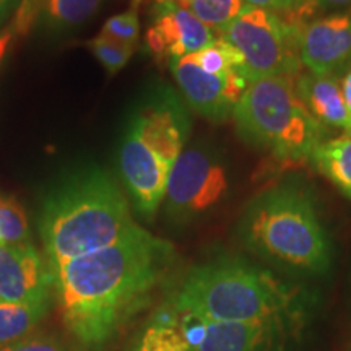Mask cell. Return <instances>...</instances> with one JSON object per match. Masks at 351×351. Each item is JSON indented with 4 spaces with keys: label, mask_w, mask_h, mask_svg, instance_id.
I'll use <instances>...</instances> for the list:
<instances>
[{
    "label": "cell",
    "mask_w": 351,
    "mask_h": 351,
    "mask_svg": "<svg viewBox=\"0 0 351 351\" xmlns=\"http://www.w3.org/2000/svg\"><path fill=\"white\" fill-rule=\"evenodd\" d=\"M101 34L116 39V41L129 44V46L137 47V43L140 38V21H138V13H137V3H134L130 10L108 19V21L103 26V29H101Z\"/></svg>",
    "instance_id": "cell-24"
},
{
    "label": "cell",
    "mask_w": 351,
    "mask_h": 351,
    "mask_svg": "<svg viewBox=\"0 0 351 351\" xmlns=\"http://www.w3.org/2000/svg\"><path fill=\"white\" fill-rule=\"evenodd\" d=\"M182 2H189V0H182Z\"/></svg>",
    "instance_id": "cell-31"
},
{
    "label": "cell",
    "mask_w": 351,
    "mask_h": 351,
    "mask_svg": "<svg viewBox=\"0 0 351 351\" xmlns=\"http://www.w3.org/2000/svg\"><path fill=\"white\" fill-rule=\"evenodd\" d=\"M314 168L351 200V135L327 140L311 155Z\"/></svg>",
    "instance_id": "cell-17"
},
{
    "label": "cell",
    "mask_w": 351,
    "mask_h": 351,
    "mask_svg": "<svg viewBox=\"0 0 351 351\" xmlns=\"http://www.w3.org/2000/svg\"><path fill=\"white\" fill-rule=\"evenodd\" d=\"M171 168L134 130H129L121 145L119 171L135 208L147 219L155 217L163 204Z\"/></svg>",
    "instance_id": "cell-11"
},
{
    "label": "cell",
    "mask_w": 351,
    "mask_h": 351,
    "mask_svg": "<svg viewBox=\"0 0 351 351\" xmlns=\"http://www.w3.org/2000/svg\"><path fill=\"white\" fill-rule=\"evenodd\" d=\"M215 39L213 29L176 0H156L147 46L158 60L178 59L204 49Z\"/></svg>",
    "instance_id": "cell-12"
},
{
    "label": "cell",
    "mask_w": 351,
    "mask_h": 351,
    "mask_svg": "<svg viewBox=\"0 0 351 351\" xmlns=\"http://www.w3.org/2000/svg\"><path fill=\"white\" fill-rule=\"evenodd\" d=\"M171 313L192 351H280L295 330L276 324L219 322Z\"/></svg>",
    "instance_id": "cell-8"
},
{
    "label": "cell",
    "mask_w": 351,
    "mask_h": 351,
    "mask_svg": "<svg viewBox=\"0 0 351 351\" xmlns=\"http://www.w3.org/2000/svg\"><path fill=\"white\" fill-rule=\"evenodd\" d=\"M247 5L265 8L274 13H293L306 3V0H244Z\"/></svg>",
    "instance_id": "cell-27"
},
{
    "label": "cell",
    "mask_w": 351,
    "mask_h": 351,
    "mask_svg": "<svg viewBox=\"0 0 351 351\" xmlns=\"http://www.w3.org/2000/svg\"><path fill=\"white\" fill-rule=\"evenodd\" d=\"M169 307L207 320L293 328L302 317L298 289L241 258H215L194 267Z\"/></svg>",
    "instance_id": "cell-2"
},
{
    "label": "cell",
    "mask_w": 351,
    "mask_h": 351,
    "mask_svg": "<svg viewBox=\"0 0 351 351\" xmlns=\"http://www.w3.org/2000/svg\"><path fill=\"white\" fill-rule=\"evenodd\" d=\"M0 244H2V239H0Z\"/></svg>",
    "instance_id": "cell-33"
},
{
    "label": "cell",
    "mask_w": 351,
    "mask_h": 351,
    "mask_svg": "<svg viewBox=\"0 0 351 351\" xmlns=\"http://www.w3.org/2000/svg\"><path fill=\"white\" fill-rule=\"evenodd\" d=\"M21 0H0V29L3 28L5 21L10 19L12 13L19 10Z\"/></svg>",
    "instance_id": "cell-29"
},
{
    "label": "cell",
    "mask_w": 351,
    "mask_h": 351,
    "mask_svg": "<svg viewBox=\"0 0 351 351\" xmlns=\"http://www.w3.org/2000/svg\"><path fill=\"white\" fill-rule=\"evenodd\" d=\"M245 247L285 269L322 275L330 267V243L304 189L280 184L249 202L239 225Z\"/></svg>",
    "instance_id": "cell-4"
},
{
    "label": "cell",
    "mask_w": 351,
    "mask_h": 351,
    "mask_svg": "<svg viewBox=\"0 0 351 351\" xmlns=\"http://www.w3.org/2000/svg\"><path fill=\"white\" fill-rule=\"evenodd\" d=\"M314 10H351V0H306V3L291 13L288 21L291 25H300L302 15H313Z\"/></svg>",
    "instance_id": "cell-26"
},
{
    "label": "cell",
    "mask_w": 351,
    "mask_h": 351,
    "mask_svg": "<svg viewBox=\"0 0 351 351\" xmlns=\"http://www.w3.org/2000/svg\"><path fill=\"white\" fill-rule=\"evenodd\" d=\"M0 351H64L59 341L46 335H29L3 346Z\"/></svg>",
    "instance_id": "cell-25"
},
{
    "label": "cell",
    "mask_w": 351,
    "mask_h": 351,
    "mask_svg": "<svg viewBox=\"0 0 351 351\" xmlns=\"http://www.w3.org/2000/svg\"><path fill=\"white\" fill-rule=\"evenodd\" d=\"M54 275L34 245L0 244V301L49 302Z\"/></svg>",
    "instance_id": "cell-13"
},
{
    "label": "cell",
    "mask_w": 351,
    "mask_h": 351,
    "mask_svg": "<svg viewBox=\"0 0 351 351\" xmlns=\"http://www.w3.org/2000/svg\"><path fill=\"white\" fill-rule=\"evenodd\" d=\"M134 351H192L182 332L173 320L169 307L156 314L155 322L147 327Z\"/></svg>",
    "instance_id": "cell-19"
},
{
    "label": "cell",
    "mask_w": 351,
    "mask_h": 351,
    "mask_svg": "<svg viewBox=\"0 0 351 351\" xmlns=\"http://www.w3.org/2000/svg\"><path fill=\"white\" fill-rule=\"evenodd\" d=\"M137 2H138V0H135V2H134V3H137Z\"/></svg>",
    "instance_id": "cell-32"
},
{
    "label": "cell",
    "mask_w": 351,
    "mask_h": 351,
    "mask_svg": "<svg viewBox=\"0 0 351 351\" xmlns=\"http://www.w3.org/2000/svg\"><path fill=\"white\" fill-rule=\"evenodd\" d=\"M295 88L307 112L324 130H343L351 135V117L337 75H320L307 70L295 78Z\"/></svg>",
    "instance_id": "cell-15"
},
{
    "label": "cell",
    "mask_w": 351,
    "mask_h": 351,
    "mask_svg": "<svg viewBox=\"0 0 351 351\" xmlns=\"http://www.w3.org/2000/svg\"><path fill=\"white\" fill-rule=\"evenodd\" d=\"M49 309V302L0 301V348L28 337Z\"/></svg>",
    "instance_id": "cell-18"
},
{
    "label": "cell",
    "mask_w": 351,
    "mask_h": 351,
    "mask_svg": "<svg viewBox=\"0 0 351 351\" xmlns=\"http://www.w3.org/2000/svg\"><path fill=\"white\" fill-rule=\"evenodd\" d=\"M29 223L15 197L0 194V239L2 244H29Z\"/></svg>",
    "instance_id": "cell-22"
},
{
    "label": "cell",
    "mask_w": 351,
    "mask_h": 351,
    "mask_svg": "<svg viewBox=\"0 0 351 351\" xmlns=\"http://www.w3.org/2000/svg\"><path fill=\"white\" fill-rule=\"evenodd\" d=\"M173 261V245L135 223L114 244L60 265L52 275L65 327L88 348L108 343L147 302Z\"/></svg>",
    "instance_id": "cell-1"
},
{
    "label": "cell",
    "mask_w": 351,
    "mask_h": 351,
    "mask_svg": "<svg viewBox=\"0 0 351 351\" xmlns=\"http://www.w3.org/2000/svg\"><path fill=\"white\" fill-rule=\"evenodd\" d=\"M169 67L191 108L210 121H225L232 114L249 85L244 72L212 75L202 70L189 56L171 59Z\"/></svg>",
    "instance_id": "cell-9"
},
{
    "label": "cell",
    "mask_w": 351,
    "mask_h": 351,
    "mask_svg": "<svg viewBox=\"0 0 351 351\" xmlns=\"http://www.w3.org/2000/svg\"><path fill=\"white\" fill-rule=\"evenodd\" d=\"M189 10L210 29L221 32L247 7L244 0H189Z\"/></svg>",
    "instance_id": "cell-21"
},
{
    "label": "cell",
    "mask_w": 351,
    "mask_h": 351,
    "mask_svg": "<svg viewBox=\"0 0 351 351\" xmlns=\"http://www.w3.org/2000/svg\"><path fill=\"white\" fill-rule=\"evenodd\" d=\"M13 36H15V28H13L12 25L7 26V28L0 29V65H2L8 49H10Z\"/></svg>",
    "instance_id": "cell-28"
},
{
    "label": "cell",
    "mask_w": 351,
    "mask_h": 351,
    "mask_svg": "<svg viewBox=\"0 0 351 351\" xmlns=\"http://www.w3.org/2000/svg\"><path fill=\"white\" fill-rule=\"evenodd\" d=\"M88 46H90V49L95 54L96 59L99 60V64L103 65L111 75L124 69L127 62L130 60L132 54L137 49L135 46H129V44L116 41V39L104 36V34L101 33L98 38L90 41Z\"/></svg>",
    "instance_id": "cell-23"
},
{
    "label": "cell",
    "mask_w": 351,
    "mask_h": 351,
    "mask_svg": "<svg viewBox=\"0 0 351 351\" xmlns=\"http://www.w3.org/2000/svg\"><path fill=\"white\" fill-rule=\"evenodd\" d=\"M130 129L153 153L173 166L182 153L189 125L182 109L174 101H163L143 109Z\"/></svg>",
    "instance_id": "cell-14"
},
{
    "label": "cell",
    "mask_w": 351,
    "mask_h": 351,
    "mask_svg": "<svg viewBox=\"0 0 351 351\" xmlns=\"http://www.w3.org/2000/svg\"><path fill=\"white\" fill-rule=\"evenodd\" d=\"M219 34L243 54L249 82L301 73L298 28L278 13L247 5Z\"/></svg>",
    "instance_id": "cell-6"
},
{
    "label": "cell",
    "mask_w": 351,
    "mask_h": 351,
    "mask_svg": "<svg viewBox=\"0 0 351 351\" xmlns=\"http://www.w3.org/2000/svg\"><path fill=\"white\" fill-rule=\"evenodd\" d=\"M295 78L251 80L232 109L244 140L287 161L311 160L324 137V129L298 98Z\"/></svg>",
    "instance_id": "cell-5"
},
{
    "label": "cell",
    "mask_w": 351,
    "mask_h": 351,
    "mask_svg": "<svg viewBox=\"0 0 351 351\" xmlns=\"http://www.w3.org/2000/svg\"><path fill=\"white\" fill-rule=\"evenodd\" d=\"M298 28L301 64L313 73L335 75L351 65V10L306 21Z\"/></svg>",
    "instance_id": "cell-10"
},
{
    "label": "cell",
    "mask_w": 351,
    "mask_h": 351,
    "mask_svg": "<svg viewBox=\"0 0 351 351\" xmlns=\"http://www.w3.org/2000/svg\"><path fill=\"white\" fill-rule=\"evenodd\" d=\"M129 202L103 171L77 176L52 192L39 234L51 271L119 241L134 226Z\"/></svg>",
    "instance_id": "cell-3"
},
{
    "label": "cell",
    "mask_w": 351,
    "mask_h": 351,
    "mask_svg": "<svg viewBox=\"0 0 351 351\" xmlns=\"http://www.w3.org/2000/svg\"><path fill=\"white\" fill-rule=\"evenodd\" d=\"M99 5L101 0H21L13 28L25 33L36 20H41L46 28L62 32L85 23Z\"/></svg>",
    "instance_id": "cell-16"
},
{
    "label": "cell",
    "mask_w": 351,
    "mask_h": 351,
    "mask_svg": "<svg viewBox=\"0 0 351 351\" xmlns=\"http://www.w3.org/2000/svg\"><path fill=\"white\" fill-rule=\"evenodd\" d=\"M230 191L228 169L223 160L208 148L184 150L169 171L166 187V215L187 221L207 213Z\"/></svg>",
    "instance_id": "cell-7"
},
{
    "label": "cell",
    "mask_w": 351,
    "mask_h": 351,
    "mask_svg": "<svg viewBox=\"0 0 351 351\" xmlns=\"http://www.w3.org/2000/svg\"><path fill=\"white\" fill-rule=\"evenodd\" d=\"M341 85V95H343V101H345V106L348 109V114L351 117V65L346 69L343 78L340 82Z\"/></svg>",
    "instance_id": "cell-30"
},
{
    "label": "cell",
    "mask_w": 351,
    "mask_h": 351,
    "mask_svg": "<svg viewBox=\"0 0 351 351\" xmlns=\"http://www.w3.org/2000/svg\"><path fill=\"white\" fill-rule=\"evenodd\" d=\"M202 70L212 75H225L230 72H244V57L223 38H215L204 49L189 56ZM247 77V75H245Z\"/></svg>",
    "instance_id": "cell-20"
}]
</instances>
